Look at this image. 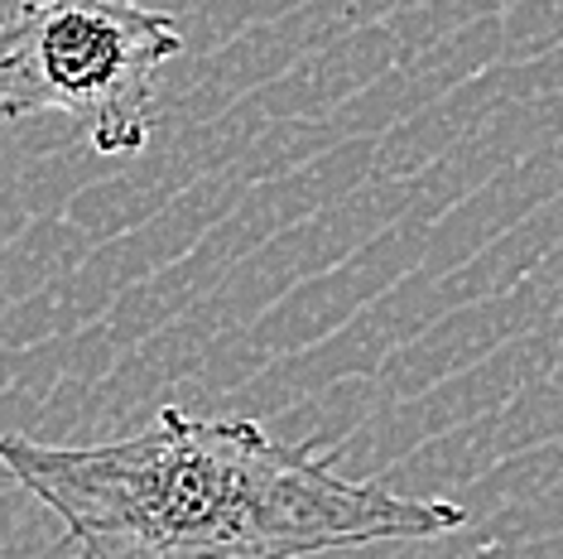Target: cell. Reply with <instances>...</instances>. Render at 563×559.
<instances>
[{
	"label": "cell",
	"mask_w": 563,
	"mask_h": 559,
	"mask_svg": "<svg viewBox=\"0 0 563 559\" xmlns=\"http://www.w3.org/2000/svg\"><path fill=\"white\" fill-rule=\"evenodd\" d=\"M0 473L58 516L82 559H309L433 540L467 520L457 502L338 473L328 443H289L255 419H198L178 405L111 443L0 435Z\"/></svg>",
	"instance_id": "1"
},
{
	"label": "cell",
	"mask_w": 563,
	"mask_h": 559,
	"mask_svg": "<svg viewBox=\"0 0 563 559\" xmlns=\"http://www.w3.org/2000/svg\"><path fill=\"white\" fill-rule=\"evenodd\" d=\"M178 54V20L145 0H24L0 20V117L63 111L97 155H140L155 78Z\"/></svg>",
	"instance_id": "2"
}]
</instances>
